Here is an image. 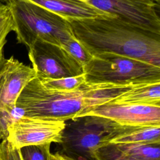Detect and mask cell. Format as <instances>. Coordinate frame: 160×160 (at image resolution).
I'll return each mask as SVG.
<instances>
[{"label": "cell", "instance_id": "52a82bcc", "mask_svg": "<svg viewBox=\"0 0 160 160\" xmlns=\"http://www.w3.org/2000/svg\"><path fill=\"white\" fill-rule=\"evenodd\" d=\"M66 121L20 116L9 125L6 139L14 148L62 142Z\"/></svg>", "mask_w": 160, "mask_h": 160}, {"label": "cell", "instance_id": "6da1fadb", "mask_svg": "<svg viewBox=\"0 0 160 160\" xmlns=\"http://www.w3.org/2000/svg\"><path fill=\"white\" fill-rule=\"evenodd\" d=\"M75 38L92 56L112 52L160 67V35L117 17L68 21Z\"/></svg>", "mask_w": 160, "mask_h": 160}, {"label": "cell", "instance_id": "7402d4cb", "mask_svg": "<svg viewBox=\"0 0 160 160\" xmlns=\"http://www.w3.org/2000/svg\"><path fill=\"white\" fill-rule=\"evenodd\" d=\"M49 160H75L74 159L67 156L65 154L61 153L59 152L54 154H50Z\"/></svg>", "mask_w": 160, "mask_h": 160}, {"label": "cell", "instance_id": "9c48e42d", "mask_svg": "<svg viewBox=\"0 0 160 160\" xmlns=\"http://www.w3.org/2000/svg\"><path fill=\"white\" fill-rule=\"evenodd\" d=\"M36 77L34 69L12 56L6 59L0 76V114L9 125L15 119L16 101L24 87Z\"/></svg>", "mask_w": 160, "mask_h": 160}, {"label": "cell", "instance_id": "8fae6325", "mask_svg": "<svg viewBox=\"0 0 160 160\" xmlns=\"http://www.w3.org/2000/svg\"><path fill=\"white\" fill-rule=\"evenodd\" d=\"M106 136V144H160V124L122 125L98 117Z\"/></svg>", "mask_w": 160, "mask_h": 160}, {"label": "cell", "instance_id": "5b68a950", "mask_svg": "<svg viewBox=\"0 0 160 160\" xmlns=\"http://www.w3.org/2000/svg\"><path fill=\"white\" fill-rule=\"evenodd\" d=\"M107 132L98 117L86 116L66 122L62 137L64 151L84 160H102L99 150L107 146Z\"/></svg>", "mask_w": 160, "mask_h": 160}, {"label": "cell", "instance_id": "7c38bea8", "mask_svg": "<svg viewBox=\"0 0 160 160\" xmlns=\"http://www.w3.org/2000/svg\"><path fill=\"white\" fill-rule=\"evenodd\" d=\"M39 6L67 21L110 16L91 6L76 0H24Z\"/></svg>", "mask_w": 160, "mask_h": 160}, {"label": "cell", "instance_id": "30bf717a", "mask_svg": "<svg viewBox=\"0 0 160 160\" xmlns=\"http://www.w3.org/2000/svg\"><path fill=\"white\" fill-rule=\"evenodd\" d=\"M86 116L102 118L122 125L160 124V106L108 102L92 108L80 117Z\"/></svg>", "mask_w": 160, "mask_h": 160}, {"label": "cell", "instance_id": "ba28073f", "mask_svg": "<svg viewBox=\"0 0 160 160\" xmlns=\"http://www.w3.org/2000/svg\"><path fill=\"white\" fill-rule=\"evenodd\" d=\"M28 49L32 68L39 78L58 79L83 73L82 68L62 47L36 42Z\"/></svg>", "mask_w": 160, "mask_h": 160}, {"label": "cell", "instance_id": "277c9868", "mask_svg": "<svg viewBox=\"0 0 160 160\" xmlns=\"http://www.w3.org/2000/svg\"><path fill=\"white\" fill-rule=\"evenodd\" d=\"M82 69L86 84H138L160 82V67L112 52L92 55Z\"/></svg>", "mask_w": 160, "mask_h": 160}, {"label": "cell", "instance_id": "5bb4252c", "mask_svg": "<svg viewBox=\"0 0 160 160\" xmlns=\"http://www.w3.org/2000/svg\"><path fill=\"white\" fill-rule=\"evenodd\" d=\"M160 144L115 145L121 152L139 160H160Z\"/></svg>", "mask_w": 160, "mask_h": 160}, {"label": "cell", "instance_id": "7a4b0ae2", "mask_svg": "<svg viewBox=\"0 0 160 160\" xmlns=\"http://www.w3.org/2000/svg\"><path fill=\"white\" fill-rule=\"evenodd\" d=\"M91 107L90 84L84 83L71 91H58L45 88L36 76L21 91L15 109L21 116L67 121L80 117Z\"/></svg>", "mask_w": 160, "mask_h": 160}, {"label": "cell", "instance_id": "ffe728a7", "mask_svg": "<svg viewBox=\"0 0 160 160\" xmlns=\"http://www.w3.org/2000/svg\"><path fill=\"white\" fill-rule=\"evenodd\" d=\"M0 160H22L19 149L14 148L5 138L0 143Z\"/></svg>", "mask_w": 160, "mask_h": 160}, {"label": "cell", "instance_id": "ac0fdd59", "mask_svg": "<svg viewBox=\"0 0 160 160\" xmlns=\"http://www.w3.org/2000/svg\"><path fill=\"white\" fill-rule=\"evenodd\" d=\"M50 145L28 146L21 148L22 160H49Z\"/></svg>", "mask_w": 160, "mask_h": 160}, {"label": "cell", "instance_id": "44dd1931", "mask_svg": "<svg viewBox=\"0 0 160 160\" xmlns=\"http://www.w3.org/2000/svg\"><path fill=\"white\" fill-rule=\"evenodd\" d=\"M6 59L4 58H2L0 59V76L2 72L4 62H5ZM8 126L5 123L4 121L1 114H0V141L5 139L7 136L8 134Z\"/></svg>", "mask_w": 160, "mask_h": 160}, {"label": "cell", "instance_id": "8992f818", "mask_svg": "<svg viewBox=\"0 0 160 160\" xmlns=\"http://www.w3.org/2000/svg\"><path fill=\"white\" fill-rule=\"evenodd\" d=\"M160 35V0H76Z\"/></svg>", "mask_w": 160, "mask_h": 160}, {"label": "cell", "instance_id": "e0dca14e", "mask_svg": "<svg viewBox=\"0 0 160 160\" xmlns=\"http://www.w3.org/2000/svg\"><path fill=\"white\" fill-rule=\"evenodd\" d=\"M62 48L83 68L92 56L85 49L74 36L71 37Z\"/></svg>", "mask_w": 160, "mask_h": 160}, {"label": "cell", "instance_id": "4fadbf2b", "mask_svg": "<svg viewBox=\"0 0 160 160\" xmlns=\"http://www.w3.org/2000/svg\"><path fill=\"white\" fill-rule=\"evenodd\" d=\"M109 102L160 106V82L135 84Z\"/></svg>", "mask_w": 160, "mask_h": 160}, {"label": "cell", "instance_id": "603a6c76", "mask_svg": "<svg viewBox=\"0 0 160 160\" xmlns=\"http://www.w3.org/2000/svg\"><path fill=\"white\" fill-rule=\"evenodd\" d=\"M7 0H0V2H2V1H6Z\"/></svg>", "mask_w": 160, "mask_h": 160}, {"label": "cell", "instance_id": "3957f363", "mask_svg": "<svg viewBox=\"0 0 160 160\" xmlns=\"http://www.w3.org/2000/svg\"><path fill=\"white\" fill-rule=\"evenodd\" d=\"M19 43L28 48L36 42L62 47L74 36L69 22L35 4L24 0H7Z\"/></svg>", "mask_w": 160, "mask_h": 160}, {"label": "cell", "instance_id": "d6986e66", "mask_svg": "<svg viewBox=\"0 0 160 160\" xmlns=\"http://www.w3.org/2000/svg\"><path fill=\"white\" fill-rule=\"evenodd\" d=\"M99 156L102 160H139L123 153L114 144L101 148Z\"/></svg>", "mask_w": 160, "mask_h": 160}, {"label": "cell", "instance_id": "2e32d148", "mask_svg": "<svg viewBox=\"0 0 160 160\" xmlns=\"http://www.w3.org/2000/svg\"><path fill=\"white\" fill-rule=\"evenodd\" d=\"M14 31V22L11 11L6 3L0 2V59L4 58L3 49L10 32Z\"/></svg>", "mask_w": 160, "mask_h": 160}, {"label": "cell", "instance_id": "9a60e30c", "mask_svg": "<svg viewBox=\"0 0 160 160\" xmlns=\"http://www.w3.org/2000/svg\"><path fill=\"white\" fill-rule=\"evenodd\" d=\"M39 79L45 88L62 91L76 90L86 83L85 74L84 73L78 76L58 79L43 78H39Z\"/></svg>", "mask_w": 160, "mask_h": 160}]
</instances>
